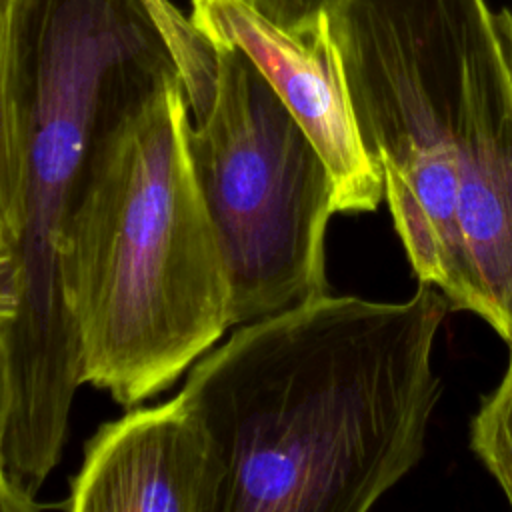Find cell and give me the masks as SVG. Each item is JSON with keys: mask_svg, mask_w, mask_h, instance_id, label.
Returning a JSON list of instances; mask_svg holds the SVG:
<instances>
[{"mask_svg": "<svg viewBox=\"0 0 512 512\" xmlns=\"http://www.w3.org/2000/svg\"><path fill=\"white\" fill-rule=\"evenodd\" d=\"M500 384L484 398L470 424V446L494 476L512 508V344Z\"/></svg>", "mask_w": 512, "mask_h": 512, "instance_id": "9c48e42d", "label": "cell"}, {"mask_svg": "<svg viewBox=\"0 0 512 512\" xmlns=\"http://www.w3.org/2000/svg\"><path fill=\"white\" fill-rule=\"evenodd\" d=\"M20 312V294L12 250L0 252V328H12Z\"/></svg>", "mask_w": 512, "mask_h": 512, "instance_id": "7c38bea8", "label": "cell"}, {"mask_svg": "<svg viewBox=\"0 0 512 512\" xmlns=\"http://www.w3.org/2000/svg\"><path fill=\"white\" fill-rule=\"evenodd\" d=\"M260 14L272 22L290 28L306 30L320 24L338 0H248Z\"/></svg>", "mask_w": 512, "mask_h": 512, "instance_id": "8fae6325", "label": "cell"}, {"mask_svg": "<svg viewBox=\"0 0 512 512\" xmlns=\"http://www.w3.org/2000/svg\"><path fill=\"white\" fill-rule=\"evenodd\" d=\"M326 26L420 284L512 344V70L486 0H338Z\"/></svg>", "mask_w": 512, "mask_h": 512, "instance_id": "7a4b0ae2", "label": "cell"}, {"mask_svg": "<svg viewBox=\"0 0 512 512\" xmlns=\"http://www.w3.org/2000/svg\"><path fill=\"white\" fill-rule=\"evenodd\" d=\"M430 284L402 302L328 292L238 328L180 398L224 468L222 512H366L420 462L450 310Z\"/></svg>", "mask_w": 512, "mask_h": 512, "instance_id": "6da1fadb", "label": "cell"}, {"mask_svg": "<svg viewBox=\"0 0 512 512\" xmlns=\"http://www.w3.org/2000/svg\"><path fill=\"white\" fill-rule=\"evenodd\" d=\"M14 0H0V240L12 250L22 228L24 122L12 54Z\"/></svg>", "mask_w": 512, "mask_h": 512, "instance_id": "ba28073f", "label": "cell"}, {"mask_svg": "<svg viewBox=\"0 0 512 512\" xmlns=\"http://www.w3.org/2000/svg\"><path fill=\"white\" fill-rule=\"evenodd\" d=\"M224 468L208 430L176 394L106 422L86 442L60 508L74 512H222Z\"/></svg>", "mask_w": 512, "mask_h": 512, "instance_id": "52a82bcc", "label": "cell"}, {"mask_svg": "<svg viewBox=\"0 0 512 512\" xmlns=\"http://www.w3.org/2000/svg\"><path fill=\"white\" fill-rule=\"evenodd\" d=\"M206 36L168 0H14L12 54L24 122L22 228L12 248L14 406L6 474L36 498L60 460L80 352L58 240L98 138L166 76L200 62ZM180 74V72H178Z\"/></svg>", "mask_w": 512, "mask_h": 512, "instance_id": "3957f363", "label": "cell"}, {"mask_svg": "<svg viewBox=\"0 0 512 512\" xmlns=\"http://www.w3.org/2000/svg\"><path fill=\"white\" fill-rule=\"evenodd\" d=\"M498 22H500V30H502V38H504V44H506L510 70H512V10H504L498 16Z\"/></svg>", "mask_w": 512, "mask_h": 512, "instance_id": "4fadbf2b", "label": "cell"}, {"mask_svg": "<svg viewBox=\"0 0 512 512\" xmlns=\"http://www.w3.org/2000/svg\"><path fill=\"white\" fill-rule=\"evenodd\" d=\"M14 406V366H12V346L10 328H0V510L2 512H26L38 510L42 504L22 496L10 482L6 474V440L12 420Z\"/></svg>", "mask_w": 512, "mask_h": 512, "instance_id": "30bf717a", "label": "cell"}, {"mask_svg": "<svg viewBox=\"0 0 512 512\" xmlns=\"http://www.w3.org/2000/svg\"><path fill=\"white\" fill-rule=\"evenodd\" d=\"M58 274L82 384L126 408L166 390L232 326L178 72L98 138L58 240Z\"/></svg>", "mask_w": 512, "mask_h": 512, "instance_id": "277c9868", "label": "cell"}, {"mask_svg": "<svg viewBox=\"0 0 512 512\" xmlns=\"http://www.w3.org/2000/svg\"><path fill=\"white\" fill-rule=\"evenodd\" d=\"M208 40V38H206ZM210 42V40H208ZM212 58H214V48H212V44H210V52H208V56L198 64V66H194V68H190V70H180V74L184 76V78H190V76H194V74H200L202 70H206L208 66H210V62H212Z\"/></svg>", "mask_w": 512, "mask_h": 512, "instance_id": "5bb4252c", "label": "cell"}, {"mask_svg": "<svg viewBox=\"0 0 512 512\" xmlns=\"http://www.w3.org/2000/svg\"><path fill=\"white\" fill-rule=\"evenodd\" d=\"M4 250H10V248H8V246H6V244L0 240V252H4Z\"/></svg>", "mask_w": 512, "mask_h": 512, "instance_id": "9a60e30c", "label": "cell"}, {"mask_svg": "<svg viewBox=\"0 0 512 512\" xmlns=\"http://www.w3.org/2000/svg\"><path fill=\"white\" fill-rule=\"evenodd\" d=\"M216 50L210 100L190 114V156L232 290V326L328 292L332 174L282 98L232 46Z\"/></svg>", "mask_w": 512, "mask_h": 512, "instance_id": "5b68a950", "label": "cell"}, {"mask_svg": "<svg viewBox=\"0 0 512 512\" xmlns=\"http://www.w3.org/2000/svg\"><path fill=\"white\" fill-rule=\"evenodd\" d=\"M190 20L212 44L244 52L270 82L324 158L336 212H374L384 200V180L360 138L326 18L290 30L248 0H192Z\"/></svg>", "mask_w": 512, "mask_h": 512, "instance_id": "8992f818", "label": "cell"}]
</instances>
